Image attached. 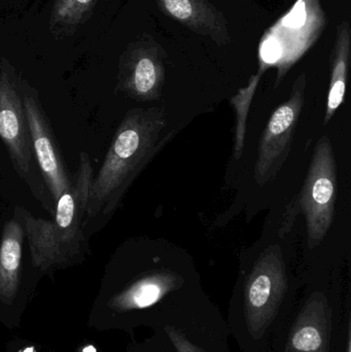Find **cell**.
<instances>
[{"instance_id":"obj_4","label":"cell","mask_w":351,"mask_h":352,"mask_svg":"<svg viewBox=\"0 0 351 352\" xmlns=\"http://www.w3.org/2000/svg\"><path fill=\"white\" fill-rule=\"evenodd\" d=\"M28 43L16 21L0 20V140L18 175L52 215L55 205L37 176L30 131L19 87V64Z\"/></svg>"},{"instance_id":"obj_8","label":"cell","mask_w":351,"mask_h":352,"mask_svg":"<svg viewBox=\"0 0 351 352\" xmlns=\"http://www.w3.org/2000/svg\"><path fill=\"white\" fill-rule=\"evenodd\" d=\"M286 289L288 277L282 248L273 244L262 252L245 285V318L253 337L262 336L270 326Z\"/></svg>"},{"instance_id":"obj_9","label":"cell","mask_w":351,"mask_h":352,"mask_svg":"<svg viewBox=\"0 0 351 352\" xmlns=\"http://www.w3.org/2000/svg\"><path fill=\"white\" fill-rule=\"evenodd\" d=\"M305 89L306 76L302 74L293 85L288 100L274 111L262 134L255 165V178L259 186L273 180L286 162L304 107Z\"/></svg>"},{"instance_id":"obj_11","label":"cell","mask_w":351,"mask_h":352,"mask_svg":"<svg viewBox=\"0 0 351 352\" xmlns=\"http://www.w3.org/2000/svg\"><path fill=\"white\" fill-rule=\"evenodd\" d=\"M166 16L193 32L210 37L218 45L230 43L224 16L208 0H155Z\"/></svg>"},{"instance_id":"obj_7","label":"cell","mask_w":351,"mask_h":352,"mask_svg":"<svg viewBox=\"0 0 351 352\" xmlns=\"http://www.w3.org/2000/svg\"><path fill=\"white\" fill-rule=\"evenodd\" d=\"M165 85L163 50L148 35L128 41L117 57L115 92L138 102L162 96Z\"/></svg>"},{"instance_id":"obj_14","label":"cell","mask_w":351,"mask_h":352,"mask_svg":"<svg viewBox=\"0 0 351 352\" xmlns=\"http://www.w3.org/2000/svg\"><path fill=\"white\" fill-rule=\"evenodd\" d=\"M179 277L165 272L152 273L136 281L117 297V305L123 308H144L152 305L165 294L175 289Z\"/></svg>"},{"instance_id":"obj_1","label":"cell","mask_w":351,"mask_h":352,"mask_svg":"<svg viewBox=\"0 0 351 352\" xmlns=\"http://www.w3.org/2000/svg\"><path fill=\"white\" fill-rule=\"evenodd\" d=\"M167 124L161 107L127 111L93 179L87 210L91 234L113 217L136 178L170 140L172 133H165Z\"/></svg>"},{"instance_id":"obj_3","label":"cell","mask_w":351,"mask_h":352,"mask_svg":"<svg viewBox=\"0 0 351 352\" xmlns=\"http://www.w3.org/2000/svg\"><path fill=\"white\" fill-rule=\"evenodd\" d=\"M94 167L87 153L78 157L71 184L56 203L51 219L35 217L20 209L31 261L43 271L76 264L88 254L87 210L94 179Z\"/></svg>"},{"instance_id":"obj_16","label":"cell","mask_w":351,"mask_h":352,"mask_svg":"<svg viewBox=\"0 0 351 352\" xmlns=\"http://www.w3.org/2000/svg\"><path fill=\"white\" fill-rule=\"evenodd\" d=\"M167 334H168L169 338L172 341L173 345L179 352H204L201 349H198L195 345L192 344L189 340L185 338V336L181 334V333L175 331L174 329L170 328V327H166L165 329Z\"/></svg>"},{"instance_id":"obj_13","label":"cell","mask_w":351,"mask_h":352,"mask_svg":"<svg viewBox=\"0 0 351 352\" xmlns=\"http://www.w3.org/2000/svg\"><path fill=\"white\" fill-rule=\"evenodd\" d=\"M350 26L344 20L338 25L335 43L331 54V80L328 92L325 122L327 125L346 99L348 70L350 63Z\"/></svg>"},{"instance_id":"obj_12","label":"cell","mask_w":351,"mask_h":352,"mask_svg":"<svg viewBox=\"0 0 351 352\" xmlns=\"http://www.w3.org/2000/svg\"><path fill=\"white\" fill-rule=\"evenodd\" d=\"M25 238L20 208H16L14 217L4 223L0 239V298L5 302H12L18 293Z\"/></svg>"},{"instance_id":"obj_5","label":"cell","mask_w":351,"mask_h":352,"mask_svg":"<svg viewBox=\"0 0 351 352\" xmlns=\"http://www.w3.org/2000/svg\"><path fill=\"white\" fill-rule=\"evenodd\" d=\"M337 197V165L331 142L323 136L313 151L306 179L300 194L291 203L280 230V236L292 227L298 213L306 219L308 248L319 246L325 239L335 215Z\"/></svg>"},{"instance_id":"obj_10","label":"cell","mask_w":351,"mask_h":352,"mask_svg":"<svg viewBox=\"0 0 351 352\" xmlns=\"http://www.w3.org/2000/svg\"><path fill=\"white\" fill-rule=\"evenodd\" d=\"M330 331L328 301L321 294H313L293 326L286 352H329Z\"/></svg>"},{"instance_id":"obj_6","label":"cell","mask_w":351,"mask_h":352,"mask_svg":"<svg viewBox=\"0 0 351 352\" xmlns=\"http://www.w3.org/2000/svg\"><path fill=\"white\" fill-rule=\"evenodd\" d=\"M19 87L30 131L33 155L38 165L43 184L56 206L60 197L70 188L72 175L64 163L53 128L43 109L38 90L28 80L23 68L19 76Z\"/></svg>"},{"instance_id":"obj_2","label":"cell","mask_w":351,"mask_h":352,"mask_svg":"<svg viewBox=\"0 0 351 352\" xmlns=\"http://www.w3.org/2000/svg\"><path fill=\"white\" fill-rule=\"evenodd\" d=\"M117 0H43L16 20L37 57L76 61L113 25Z\"/></svg>"},{"instance_id":"obj_15","label":"cell","mask_w":351,"mask_h":352,"mask_svg":"<svg viewBox=\"0 0 351 352\" xmlns=\"http://www.w3.org/2000/svg\"><path fill=\"white\" fill-rule=\"evenodd\" d=\"M43 0H0V20L16 21L39 6Z\"/></svg>"}]
</instances>
